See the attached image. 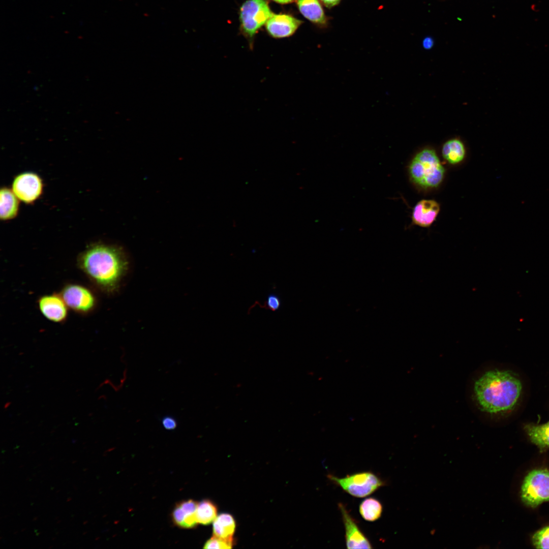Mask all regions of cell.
Wrapping results in <instances>:
<instances>
[{"mask_svg":"<svg viewBox=\"0 0 549 549\" xmlns=\"http://www.w3.org/2000/svg\"><path fill=\"white\" fill-rule=\"evenodd\" d=\"M77 261L78 267L89 280L109 293L118 288L128 265L121 249L103 242L89 245L79 255Z\"/></svg>","mask_w":549,"mask_h":549,"instance_id":"cell-1","label":"cell"},{"mask_svg":"<svg viewBox=\"0 0 549 549\" xmlns=\"http://www.w3.org/2000/svg\"><path fill=\"white\" fill-rule=\"evenodd\" d=\"M522 391L521 381L511 371L494 369L474 382L473 392L481 410L490 414L508 412L516 406Z\"/></svg>","mask_w":549,"mask_h":549,"instance_id":"cell-2","label":"cell"},{"mask_svg":"<svg viewBox=\"0 0 549 549\" xmlns=\"http://www.w3.org/2000/svg\"><path fill=\"white\" fill-rule=\"evenodd\" d=\"M408 171L411 181L425 189L438 187L445 172L435 150L428 148L416 154L408 165Z\"/></svg>","mask_w":549,"mask_h":549,"instance_id":"cell-3","label":"cell"},{"mask_svg":"<svg viewBox=\"0 0 549 549\" xmlns=\"http://www.w3.org/2000/svg\"><path fill=\"white\" fill-rule=\"evenodd\" d=\"M271 14L267 0H247L240 7V29L249 41L251 48L255 34L266 24Z\"/></svg>","mask_w":549,"mask_h":549,"instance_id":"cell-4","label":"cell"},{"mask_svg":"<svg viewBox=\"0 0 549 549\" xmlns=\"http://www.w3.org/2000/svg\"><path fill=\"white\" fill-rule=\"evenodd\" d=\"M327 477L345 492L357 498L368 496L385 484L381 478L370 471L356 473L343 478L328 474Z\"/></svg>","mask_w":549,"mask_h":549,"instance_id":"cell-5","label":"cell"},{"mask_svg":"<svg viewBox=\"0 0 549 549\" xmlns=\"http://www.w3.org/2000/svg\"><path fill=\"white\" fill-rule=\"evenodd\" d=\"M521 498L528 506L536 507L549 501V471L535 469L525 477L521 489Z\"/></svg>","mask_w":549,"mask_h":549,"instance_id":"cell-6","label":"cell"},{"mask_svg":"<svg viewBox=\"0 0 549 549\" xmlns=\"http://www.w3.org/2000/svg\"><path fill=\"white\" fill-rule=\"evenodd\" d=\"M68 307L74 312L86 315L94 312L97 298L89 288L77 283L66 284L59 293Z\"/></svg>","mask_w":549,"mask_h":549,"instance_id":"cell-7","label":"cell"},{"mask_svg":"<svg viewBox=\"0 0 549 549\" xmlns=\"http://www.w3.org/2000/svg\"><path fill=\"white\" fill-rule=\"evenodd\" d=\"M44 184L41 177L33 172H24L14 178L11 189L18 199L25 204H32L42 195Z\"/></svg>","mask_w":549,"mask_h":549,"instance_id":"cell-8","label":"cell"},{"mask_svg":"<svg viewBox=\"0 0 549 549\" xmlns=\"http://www.w3.org/2000/svg\"><path fill=\"white\" fill-rule=\"evenodd\" d=\"M38 307L43 316L55 322H65L68 315V307L59 293H52L41 296Z\"/></svg>","mask_w":549,"mask_h":549,"instance_id":"cell-9","label":"cell"},{"mask_svg":"<svg viewBox=\"0 0 549 549\" xmlns=\"http://www.w3.org/2000/svg\"><path fill=\"white\" fill-rule=\"evenodd\" d=\"M345 529V539L348 548H372L369 540L361 531L356 521L342 503H339Z\"/></svg>","mask_w":549,"mask_h":549,"instance_id":"cell-10","label":"cell"},{"mask_svg":"<svg viewBox=\"0 0 549 549\" xmlns=\"http://www.w3.org/2000/svg\"><path fill=\"white\" fill-rule=\"evenodd\" d=\"M302 22L287 14L272 13L266 23V29L272 37L282 38L292 35Z\"/></svg>","mask_w":549,"mask_h":549,"instance_id":"cell-11","label":"cell"},{"mask_svg":"<svg viewBox=\"0 0 549 549\" xmlns=\"http://www.w3.org/2000/svg\"><path fill=\"white\" fill-rule=\"evenodd\" d=\"M439 211L440 205L435 200H421L413 208L412 223L421 227H429L436 220Z\"/></svg>","mask_w":549,"mask_h":549,"instance_id":"cell-12","label":"cell"},{"mask_svg":"<svg viewBox=\"0 0 549 549\" xmlns=\"http://www.w3.org/2000/svg\"><path fill=\"white\" fill-rule=\"evenodd\" d=\"M19 200L12 189L3 187L0 190V218L8 221L15 218L19 210Z\"/></svg>","mask_w":549,"mask_h":549,"instance_id":"cell-13","label":"cell"},{"mask_svg":"<svg viewBox=\"0 0 549 549\" xmlns=\"http://www.w3.org/2000/svg\"><path fill=\"white\" fill-rule=\"evenodd\" d=\"M524 429L531 442L541 451L549 449V420L541 424L526 423Z\"/></svg>","mask_w":549,"mask_h":549,"instance_id":"cell-14","label":"cell"},{"mask_svg":"<svg viewBox=\"0 0 549 549\" xmlns=\"http://www.w3.org/2000/svg\"><path fill=\"white\" fill-rule=\"evenodd\" d=\"M301 14L307 19L318 25H324L326 18L319 0H297Z\"/></svg>","mask_w":549,"mask_h":549,"instance_id":"cell-15","label":"cell"},{"mask_svg":"<svg viewBox=\"0 0 549 549\" xmlns=\"http://www.w3.org/2000/svg\"><path fill=\"white\" fill-rule=\"evenodd\" d=\"M235 526V520L231 514L221 513L213 522L214 536L233 541Z\"/></svg>","mask_w":549,"mask_h":549,"instance_id":"cell-16","label":"cell"},{"mask_svg":"<svg viewBox=\"0 0 549 549\" xmlns=\"http://www.w3.org/2000/svg\"><path fill=\"white\" fill-rule=\"evenodd\" d=\"M444 159L450 164H458L464 159L466 155L465 146L460 139H451L445 142L442 148Z\"/></svg>","mask_w":549,"mask_h":549,"instance_id":"cell-17","label":"cell"},{"mask_svg":"<svg viewBox=\"0 0 549 549\" xmlns=\"http://www.w3.org/2000/svg\"><path fill=\"white\" fill-rule=\"evenodd\" d=\"M359 510L363 519L367 521L374 522L381 517L383 507L378 500L370 497L361 502Z\"/></svg>","mask_w":549,"mask_h":549,"instance_id":"cell-18","label":"cell"},{"mask_svg":"<svg viewBox=\"0 0 549 549\" xmlns=\"http://www.w3.org/2000/svg\"><path fill=\"white\" fill-rule=\"evenodd\" d=\"M217 514L215 505L208 500H204L198 504L196 512L198 523L207 525L214 521Z\"/></svg>","mask_w":549,"mask_h":549,"instance_id":"cell-19","label":"cell"},{"mask_svg":"<svg viewBox=\"0 0 549 549\" xmlns=\"http://www.w3.org/2000/svg\"><path fill=\"white\" fill-rule=\"evenodd\" d=\"M172 516L173 521L176 525L185 528L188 523L196 517V513L187 512L178 504L174 509Z\"/></svg>","mask_w":549,"mask_h":549,"instance_id":"cell-20","label":"cell"},{"mask_svg":"<svg viewBox=\"0 0 549 549\" xmlns=\"http://www.w3.org/2000/svg\"><path fill=\"white\" fill-rule=\"evenodd\" d=\"M532 541L537 548H549V526L536 532L533 536Z\"/></svg>","mask_w":549,"mask_h":549,"instance_id":"cell-21","label":"cell"},{"mask_svg":"<svg viewBox=\"0 0 549 549\" xmlns=\"http://www.w3.org/2000/svg\"><path fill=\"white\" fill-rule=\"evenodd\" d=\"M233 541L214 536L204 544V548L227 549L232 547Z\"/></svg>","mask_w":549,"mask_h":549,"instance_id":"cell-22","label":"cell"},{"mask_svg":"<svg viewBox=\"0 0 549 549\" xmlns=\"http://www.w3.org/2000/svg\"><path fill=\"white\" fill-rule=\"evenodd\" d=\"M259 305L261 308L269 310L272 312H276L281 308V300L277 294L271 293L268 295L263 305Z\"/></svg>","mask_w":549,"mask_h":549,"instance_id":"cell-23","label":"cell"},{"mask_svg":"<svg viewBox=\"0 0 549 549\" xmlns=\"http://www.w3.org/2000/svg\"><path fill=\"white\" fill-rule=\"evenodd\" d=\"M161 423L163 428L168 431L174 430L177 426L176 419L172 416L167 415L163 417Z\"/></svg>","mask_w":549,"mask_h":549,"instance_id":"cell-24","label":"cell"},{"mask_svg":"<svg viewBox=\"0 0 549 549\" xmlns=\"http://www.w3.org/2000/svg\"><path fill=\"white\" fill-rule=\"evenodd\" d=\"M323 3L327 7L331 8L338 4L341 0H321Z\"/></svg>","mask_w":549,"mask_h":549,"instance_id":"cell-25","label":"cell"},{"mask_svg":"<svg viewBox=\"0 0 549 549\" xmlns=\"http://www.w3.org/2000/svg\"><path fill=\"white\" fill-rule=\"evenodd\" d=\"M433 45V41L430 37L426 38L423 41V47L426 49L431 48Z\"/></svg>","mask_w":549,"mask_h":549,"instance_id":"cell-26","label":"cell"},{"mask_svg":"<svg viewBox=\"0 0 549 549\" xmlns=\"http://www.w3.org/2000/svg\"><path fill=\"white\" fill-rule=\"evenodd\" d=\"M273 1L281 4H287L292 3L294 0H273Z\"/></svg>","mask_w":549,"mask_h":549,"instance_id":"cell-27","label":"cell"}]
</instances>
